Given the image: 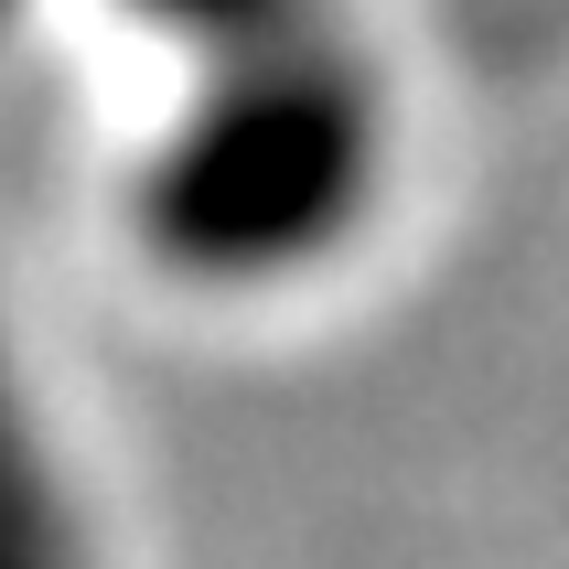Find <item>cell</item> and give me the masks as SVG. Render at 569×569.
<instances>
[{
  "label": "cell",
  "instance_id": "7a4b0ae2",
  "mask_svg": "<svg viewBox=\"0 0 569 569\" xmlns=\"http://www.w3.org/2000/svg\"><path fill=\"white\" fill-rule=\"evenodd\" d=\"M0 569H87L76 506L54 495V462H43V430H32L11 366H0Z\"/></svg>",
  "mask_w": 569,
  "mask_h": 569
},
{
  "label": "cell",
  "instance_id": "6da1fadb",
  "mask_svg": "<svg viewBox=\"0 0 569 569\" xmlns=\"http://www.w3.org/2000/svg\"><path fill=\"white\" fill-rule=\"evenodd\" d=\"M387 119L345 43L290 32L258 43L193 97L172 140L140 161V237L183 280H290L301 258L355 237L377 204Z\"/></svg>",
  "mask_w": 569,
  "mask_h": 569
},
{
  "label": "cell",
  "instance_id": "3957f363",
  "mask_svg": "<svg viewBox=\"0 0 569 569\" xmlns=\"http://www.w3.org/2000/svg\"><path fill=\"white\" fill-rule=\"evenodd\" d=\"M129 11L161 32H193V43H226V54H258V43L301 32V0H129Z\"/></svg>",
  "mask_w": 569,
  "mask_h": 569
}]
</instances>
